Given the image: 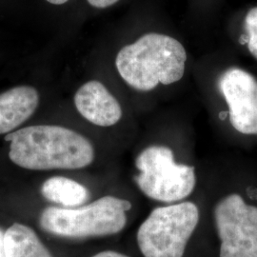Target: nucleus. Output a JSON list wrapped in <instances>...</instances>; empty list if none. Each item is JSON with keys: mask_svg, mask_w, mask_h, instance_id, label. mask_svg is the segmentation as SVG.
<instances>
[{"mask_svg": "<svg viewBox=\"0 0 257 257\" xmlns=\"http://www.w3.org/2000/svg\"><path fill=\"white\" fill-rule=\"evenodd\" d=\"M187 53L175 38L150 33L123 47L115 59L122 79L132 88L147 92L158 84L170 85L183 77Z\"/></svg>", "mask_w": 257, "mask_h": 257, "instance_id": "nucleus-2", "label": "nucleus"}, {"mask_svg": "<svg viewBox=\"0 0 257 257\" xmlns=\"http://www.w3.org/2000/svg\"><path fill=\"white\" fill-rule=\"evenodd\" d=\"M229 106L230 124L244 135H257V80L238 68L225 71L219 79Z\"/></svg>", "mask_w": 257, "mask_h": 257, "instance_id": "nucleus-7", "label": "nucleus"}, {"mask_svg": "<svg viewBox=\"0 0 257 257\" xmlns=\"http://www.w3.org/2000/svg\"><path fill=\"white\" fill-rule=\"evenodd\" d=\"M74 105L85 119L100 127L113 126L122 116L119 102L96 80L85 83L77 90Z\"/></svg>", "mask_w": 257, "mask_h": 257, "instance_id": "nucleus-8", "label": "nucleus"}, {"mask_svg": "<svg viewBox=\"0 0 257 257\" xmlns=\"http://www.w3.org/2000/svg\"><path fill=\"white\" fill-rule=\"evenodd\" d=\"M39 94L36 88L17 86L0 93V135L11 134L37 110Z\"/></svg>", "mask_w": 257, "mask_h": 257, "instance_id": "nucleus-9", "label": "nucleus"}, {"mask_svg": "<svg viewBox=\"0 0 257 257\" xmlns=\"http://www.w3.org/2000/svg\"><path fill=\"white\" fill-rule=\"evenodd\" d=\"M131 209L128 200L107 195L82 208L48 207L39 223L47 232L67 238L106 236L125 228Z\"/></svg>", "mask_w": 257, "mask_h": 257, "instance_id": "nucleus-3", "label": "nucleus"}, {"mask_svg": "<svg viewBox=\"0 0 257 257\" xmlns=\"http://www.w3.org/2000/svg\"><path fill=\"white\" fill-rule=\"evenodd\" d=\"M4 236H5V232L0 228V257H6Z\"/></svg>", "mask_w": 257, "mask_h": 257, "instance_id": "nucleus-16", "label": "nucleus"}, {"mask_svg": "<svg viewBox=\"0 0 257 257\" xmlns=\"http://www.w3.org/2000/svg\"><path fill=\"white\" fill-rule=\"evenodd\" d=\"M6 257H52L36 231L20 223H14L5 231Z\"/></svg>", "mask_w": 257, "mask_h": 257, "instance_id": "nucleus-10", "label": "nucleus"}, {"mask_svg": "<svg viewBox=\"0 0 257 257\" xmlns=\"http://www.w3.org/2000/svg\"><path fill=\"white\" fill-rule=\"evenodd\" d=\"M199 221L193 202L158 207L138 230V244L144 257H183L188 241Z\"/></svg>", "mask_w": 257, "mask_h": 257, "instance_id": "nucleus-4", "label": "nucleus"}, {"mask_svg": "<svg viewBox=\"0 0 257 257\" xmlns=\"http://www.w3.org/2000/svg\"><path fill=\"white\" fill-rule=\"evenodd\" d=\"M41 193L51 202L62 205L67 208L79 206L89 197L85 186L64 176H54L42 185Z\"/></svg>", "mask_w": 257, "mask_h": 257, "instance_id": "nucleus-11", "label": "nucleus"}, {"mask_svg": "<svg viewBox=\"0 0 257 257\" xmlns=\"http://www.w3.org/2000/svg\"><path fill=\"white\" fill-rule=\"evenodd\" d=\"M46 1L51 4H54V5H62L66 2H68L69 0H46Z\"/></svg>", "mask_w": 257, "mask_h": 257, "instance_id": "nucleus-17", "label": "nucleus"}, {"mask_svg": "<svg viewBox=\"0 0 257 257\" xmlns=\"http://www.w3.org/2000/svg\"><path fill=\"white\" fill-rule=\"evenodd\" d=\"M136 166L139 171L136 177L138 188L151 199L176 202L187 198L194 190V167L175 163L170 148L156 145L144 149Z\"/></svg>", "mask_w": 257, "mask_h": 257, "instance_id": "nucleus-5", "label": "nucleus"}, {"mask_svg": "<svg viewBox=\"0 0 257 257\" xmlns=\"http://www.w3.org/2000/svg\"><path fill=\"white\" fill-rule=\"evenodd\" d=\"M247 37H248V51L257 59V35H252Z\"/></svg>", "mask_w": 257, "mask_h": 257, "instance_id": "nucleus-14", "label": "nucleus"}, {"mask_svg": "<svg viewBox=\"0 0 257 257\" xmlns=\"http://www.w3.org/2000/svg\"><path fill=\"white\" fill-rule=\"evenodd\" d=\"M92 257H128V255H125L123 253H120L117 251L113 250H106V251H101L99 253H96L95 255Z\"/></svg>", "mask_w": 257, "mask_h": 257, "instance_id": "nucleus-15", "label": "nucleus"}, {"mask_svg": "<svg viewBox=\"0 0 257 257\" xmlns=\"http://www.w3.org/2000/svg\"><path fill=\"white\" fill-rule=\"evenodd\" d=\"M245 30L247 37L257 35V7L248 11L245 19Z\"/></svg>", "mask_w": 257, "mask_h": 257, "instance_id": "nucleus-12", "label": "nucleus"}, {"mask_svg": "<svg viewBox=\"0 0 257 257\" xmlns=\"http://www.w3.org/2000/svg\"><path fill=\"white\" fill-rule=\"evenodd\" d=\"M213 215L220 257H257V207L231 193L216 204Z\"/></svg>", "mask_w": 257, "mask_h": 257, "instance_id": "nucleus-6", "label": "nucleus"}, {"mask_svg": "<svg viewBox=\"0 0 257 257\" xmlns=\"http://www.w3.org/2000/svg\"><path fill=\"white\" fill-rule=\"evenodd\" d=\"M89 2V4L94 7V8H98V9H105L112 6L113 4H115L116 2H118L119 0H87Z\"/></svg>", "mask_w": 257, "mask_h": 257, "instance_id": "nucleus-13", "label": "nucleus"}, {"mask_svg": "<svg viewBox=\"0 0 257 257\" xmlns=\"http://www.w3.org/2000/svg\"><path fill=\"white\" fill-rule=\"evenodd\" d=\"M5 140L10 142V160L26 170H78L94 160L92 143L61 126H29L8 134Z\"/></svg>", "mask_w": 257, "mask_h": 257, "instance_id": "nucleus-1", "label": "nucleus"}]
</instances>
